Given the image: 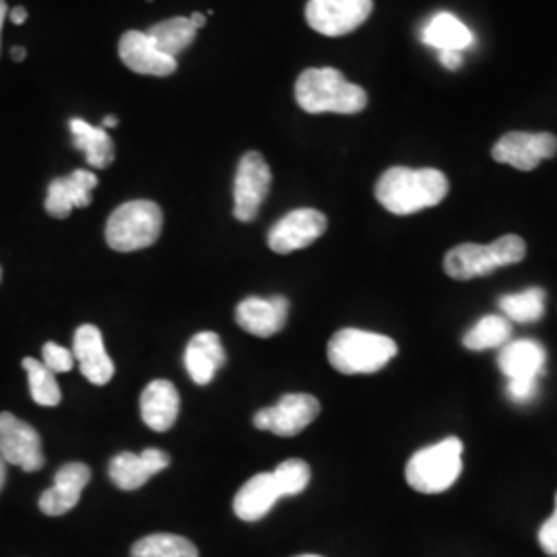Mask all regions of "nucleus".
Here are the masks:
<instances>
[{
  "label": "nucleus",
  "mask_w": 557,
  "mask_h": 557,
  "mask_svg": "<svg viewBox=\"0 0 557 557\" xmlns=\"http://www.w3.org/2000/svg\"><path fill=\"white\" fill-rule=\"evenodd\" d=\"M450 190L448 178L434 168H391L380 176L376 199L393 215H413L436 207Z\"/></svg>",
  "instance_id": "f257e3e1"
},
{
  "label": "nucleus",
  "mask_w": 557,
  "mask_h": 557,
  "mask_svg": "<svg viewBox=\"0 0 557 557\" xmlns=\"http://www.w3.org/2000/svg\"><path fill=\"white\" fill-rule=\"evenodd\" d=\"M296 101L308 114H358L368 106V94L345 75L324 66L308 69L296 81Z\"/></svg>",
  "instance_id": "f03ea898"
},
{
  "label": "nucleus",
  "mask_w": 557,
  "mask_h": 557,
  "mask_svg": "<svg viewBox=\"0 0 557 557\" xmlns=\"http://www.w3.org/2000/svg\"><path fill=\"white\" fill-rule=\"evenodd\" d=\"M397 343L386 335L343 329L329 343L331 366L347 376L374 374L397 356Z\"/></svg>",
  "instance_id": "7ed1b4c3"
},
{
  "label": "nucleus",
  "mask_w": 557,
  "mask_h": 557,
  "mask_svg": "<svg viewBox=\"0 0 557 557\" xmlns=\"http://www.w3.org/2000/svg\"><path fill=\"white\" fill-rule=\"evenodd\" d=\"M527 257V244L520 236L508 234L492 244H460L444 257V271L457 281L485 277L502 267L517 264Z\"/></svg>",
  "instance_id": "20e7f679"
},
{
  "label": "nucleus",
  "mask_w": 557,
  "mask_h": 557,
  "mask_svg": "<svg viewBox=\"0 0 557 557\" xmlns=\"http://www.w3.org/2000/svg\"><path fill=\"white\" fill-rule=\"evenodd\" d=\"M163 213L153 200H131L120 205L106 223V242L116 252L149 248L161 236Z\"/></svg>",
  "instance_id": "39448f33"
},
{
  "label": "nucleus",
  "mask_w": 557,
  "mask_h": 557,
  "mask_svg": "<svg viewBox=\"0 0 557 557\" xmlns=\"http://www.w3.org/2000/svg\"><path fill=\"white\" fill-rule=\"evenodd\" d=\"M462 473V442L450 436L409 458L405 478L419 494H442Z\"/></svg>",
  "instance_id": "423d86ee"
},
{
  "label": "nucleus",
  "mask_w": 557,
  "mask_h": 557,
  "mask_svg": "<svg viewBox=\"0 0 557 557\" xmlns=\"http://www.w3.org/2000/svg\"><path fill=\"white\" fill-rule=\"evenodd\" d=\"M374 0H308L306 21L326 38L347 36L372 15Z\"/></svg>",
  "instance_id": "0eeeda50"
},
{
  "label": "nucleus",
  "mask_w": 557,
  "mask_h": 557,
  "mask_svg": "<svg viewBox=\"0 0 557 557\" xmlns=\"http://www.w3.org/2000/svg\"><path fill=\"white\" fill-rule=\"evenodd\" d=\"M273 174L259 151H248L238 163L234 180V218L242 223L257 220L260 205L271 190Z\"/></svg>",
  "instance_id": "6e6552de"
},
{
  "label": "nucleus",
  "mask_w": 557,
  "mask_h": 557,
  "mask_svg": "<svg viewBox=\"0 0 557 557\" xmlns=\"http://www.w3.org/2000/svg\"><path fill=\"white\" fill-rule=\"evenodd\" d=\"M0 457L27 473L40 471L46 462L36 428L9 411L0 413Z\"/></svg>",
  "instance_id": "1a4fd4ad"
},
{
  "label": "nucleus",
  "mask_w": 557,
  "mask_h": 557,
  "mask_svg": "<svg viewBox=\"0 0 557 557\" xmlns=\"http://www.w3.org/2000/svg\"><path fill=\"white\" fill-rule=\"evenodd\" d=\"M319 398L312 395H285L275 407L260 409L255 425L283 438L298 436L314 419L319 418Z\"/></svg>",
  "instance_id": "9d476101"
},
{
  "label": "nucleus",
  "mask_w": 557,
  "mask_h": 557,
  "mask_svg": "<svg viewBox=\"0 0 557 557\" xmlns=\"http://www.w3.org/2000/svg\"><path fill=\"white\" fill-rule=\"evenodd\" d=\"M557 153V137L552 133H508L494 145L492 158L520 172L535 170L541 161Z\"/></svg>",
  "instance_id": "9b49d317"
},
{
  "label": "nucleus",
  "mask_w": 557,
  "mask_h": 557,
  "mask_svg": "<svg viewBox=\"0 0 557 557\" xmlns=\"http://www.w3.org/2000/svg\"><path fill=\"white\" fill-rule=\"evenodd\" d=\"M329 221L317 209H296L271 227L269 248L277 255H289L308 248L326 232Z\"/></svg>",
  "instance_id": "f8f14e48"
},
{
  "label": "nucleus",
  "mask_w": 557,
  "mask_h": 557,
  "mask_svg": "<svg viewBox=\"0 0 557 557\" xmlns=\"http://www.w3.org/2000/svg\"><path fill=\"white\" fill-rule=\"evenodd\" d=\"M98 182V176L89 170H75L64 178L52 180L46 197V213L54 220H66L73 209L89 207Z\"/></svg>",
  "instance_id": "ddd939ff"
},
{
  "label": "nucleus",
  "mask_w": 557,
  "mask_h": 557,
  "mask_svg": "<svg viewBox=\"0 0 557 557\" xmlns=\"http://www.w3.org/2000/svg\"><path fill=\"white\" fill-rule=\"evenodd\" d=\"M120 60L139 75L151 77H170L178 71V62L172 57H165L156 48V44L149 40L147 32H124L119 44Z\"/></svg>",
  "instance_id": "4468645a"
},
{
  "label": "nucleus",
  "mask_w": 557,
  "mask_h": 557,
  "mask_svg": "<svg viewBox=\"0 0 557 557\" xmlns=\"http://www.w3.org/2000/svg\"><path fill=\"white\" fill-rule=\"evenodd\" d=\"M168 465H170L168 453H163L160 448H147L140 455L120 453L110 460L108 473L116 487L124 492H133L143 487L149 479L158 475L163 469H168Z\"/></svg>",
  "instance_id": "2eb2a0df"
},
{
  "label": "nucleus",
  "mask_w": 557,
  "mask_h": 557,
  "mask_svg": "<svg viewBox=\"0 0 557 557\" xmlns=\"http://www.w3.org/2000/svg\"><path fill=\"white\" fill-rule=\"evenodd\" d=\"M289 317V301L283 296L275 298H246L236 308L239 329L255 337H273L283 331Z\"/></svg>",
  "instance_id": "dca6fc26"
},
{
  "label": "nucleus",
  "mask_w": 557,
  "mask_h": 557,
  "mask_svg": "<svg viewBox=\"0 0 557 557\" xmlns=\"http://www.w3.org/2000/svg\"><path fill=\"white\" fill-rule=\"evenodd\" d=\"M91 481V471L85 462H66L57 478L54 485L40 496V510L48 517H62L79 504L81 494Z\"/></svg>",
  "instance_id": "f3484780"
},
{
  "label": "nucleus",
  "mask_w": 557,
  "mask_h": 557,
  "mask_svg": "<svg viewBox=\"0 0 557 557\" xmlns=\"http://www.w3.org/2000/svg\"><path fill=\"white\" fill-rule=\"evenodd\" d=\"M73 356L79 361L81 374L91 384L103 386L114 379V361L108 356L96 324H83L77 329L73 337Z\"/></svg>",
  "instance_id": "a211bd4d"
},
{
  "label": "nucleus",
  "mask_w": 557,
  "mask_h": 557,
  "mask_svg": "<svg viewBox=\"0 0 557 557\" xmlns=\"http://www.w3.org/2000/svg\"><path fill=\"white\" fill-rule=\"evenodd\" d=\"M547 354L533 338L510 341L499 349V372L506 380H541L545 376Z\"/></svg>",
  "instance_id": "6ab92c4d"
},
{
  "label": "nucleus",
  "mask_w": 557,
  "mask_h": 557,
  "mask_svg": "<svg viewBox=\"0 0 557 557\" xmlns=\"http://www.w3.org/2000/svg\"><path fill=\"white\" fill-rule=\"evenodd\" d=\"M285 498L275 473H259L244 483L234 498V512L239 520L257 522L267 517L278 499Z\"/></svg>",
  "instance_id": "aec40b11"
},
{
  "label": "nucleus",
  "mask_w": 557,
  "mask_h": 557,
  "mask_svg": "<svg viewBox=\"0 0 557 557\" xmlns=\"http://www.w3.org/2000/svg\"><path fill=\"white\" fill-rule=\"evenodd\" d=\"M180 413V395L170 380H153L140 395V418L153 432H168Z\"/></svg>",
  "instance_id": "412c9836"
},
{
  "label": "nucleus",
  "mask_w": 557,
  "mask_h": 557,
  "mask_svg": "<svg viewBox=\"0 0 557 557\" xmlns=\"http://www.w3.org/2000/svg\"><path fill=\"white\" fill-rule=\"evenodd\" d=\"M223 363H225V351L218 333L202 331L190 338L184 351V366L188 376L199 386L213 382Z\"/></svg>",
  "instance_id": "4be33fe9"
},
{
  "label": "nucleus",
  "mask_w": 557,
  "mask_h": 557,
  "mask_svg": "<svg viewBox=\"0 0 557 557\" xmlns=\"http://www.w3.org/2000/svg\"><path fill=\"white\" fill-rule=\"evenodd\" d=\"M421 41L440 52H465L475 44L473 32L453 13H436L421 29Z\"/></svg>",
  "instance_id": "5701e85b"
},
{
  "label": "nucleus",
  "mask_w": 557,
  "mask_h": 557,
  "mask_svg": "<svg viewBox=\"0 0 557 557\" xmlns=\"http://www.w3.org/2000/svg\"><path fill=\"white\" fill-rule=\"evenodd\" d=\"M69 126H71L75 149L83 151L85 160L91 168L106 170L114 161V158H116L114 140L108 135L106 128L91 126L89 122L81 119L71 120Z\"/></svg>",
  "instance_id": "b1692460"
},
{
  "label": "nucleus",
  "mask_w": 557,
  "mask_h": 557,
  "mask_svg": "<svg viewBox=\"0 0 557 557\" xmlns=\"http://www.w3.org/2000/svg\"><path fill=\"white\" fill-rule=\"evenodd\" d=\"M197 34L199 29L190 23L188 17L161 21L147 32L149 40L156 44V48L172 59H176L180 52H184L195 41Z\"/></svg>",
  "instance_id": "393cba45"
},
{
  "label": "nucleus",
  "mask_w": 557,
  "mask_h": 557,
  "mask_svg": "<svg viewBox=\"0 0 557 557\" xmlns=\"http://www.w3.org/2000/svg\"><path fill=\"white\" fill-rule=\"evenodd\" d=\"M510 337H512V322L502 314H487L467 331V335L462 337V345L469 351L502 349L506 343H510Z\"/></svg>",
  "instance_id": "a878e982"
},
{
  "label": "nucleus",
  "mask_w": 557,
  "mask_h": 557,
  "mask_svg": "<svg viewBox=\"0 0 557 557\" xmlns=\"http://www.w3.org/2000/svg\"><path fill=\"white\" fill-rule=\"evenodd\" d=\"M545 289L529 287L518 294L502 296L498 301L502 317L510 322H537L545 314Z\"/></svg>",
  "instance_id": "bb28decb"
},
{
  "label": "nucleus",
  "mask_w": 557,
  "mask_h": 557,
  "mask_svg": "<svg viewBox=\"0 0 557 557\" xmlns=\"http://www.w3.org/2000/svg\"><path fill=\"white\" fill-rule=\"evenodd\" d=\"M131 557H199L193 541L170 533H156L133 545Z\"/></svg>",
  "instance_id": "cd10ccee"
},
{
  "label": "nucleus",
  "mask_w": 557,
  "mask_h": 557,
  "mask_svg": "<svg viewBox=\"0 0 557 557\" xmlns=\"http://www.w3.org/2000/svg\"><path fill=\"white\" fill-rule=\"evenodd\" d=\"M23 368H25L27 379H29L32 398L41 407H57V405H60L62 393H60L59 382H57V374L52 370H48L44 366V361L34 358L23 359Z\"/></svg>",
  "instance_id": "c85d7f7f"
},
{
  "label": "nucleus",
  "mask_w": 557,
  "mask_h": 557,
  "mask_svg": "<svg viewBox=\"0 0 557 557\" xmlns=\"http://www.w3.org/2000/svg\"><path fill=\"white\" fill-rule=\"evenodd\" d=\"M273 473L285 496H298L310 483V467L299 458H289L281 462Z\"/></svg>",
  "instance_id": "c756f323"
},
{
  "label": "nucleus",
  "mask_w": 557,
  "mask_h": 557,
  "mask_svg": "<svg viewBox=\"0 0 557 557\" xmlns=\"http://www.w3.org/2000/svg\"><path fill=\"white\" fill-rule=\"evenodd\" d=\"M41 358H44V366L48 370H52L54 374H64L71 372L75 366V356L71 349L57 345V343H46L41 347Z\"/></svg>",
  "instance_id": "7c9ffc66"
},
{
  "label": "nucleus",
  "mask_w": 557,
  "mask_h": 557,
  "mask_svg": "<svg viewBox=\"0 0 557 557\" xmlns=\"http://www.w3.org/2000/svg\"><path fill=\"white\" fill-rule=\"evenodd\" d=\"M506 395L517 405L533 403L539 395V380H508Z\"/></svg>",
  "instance_id": "2f4dec72"
},
{
  "label": "nucleus",
  "mask_w": 557,
  "mask_h": 557,
  "mask_svg": "<svg viewBox=\"0 0 557 557\" xmlns=\"http://www.w3.org/2000/svg\"><path fill=\"white\" fill-rule=\"evenodd\" d=\"M539 543L541 549L547 556L557 557V515L554 512L552 517L543 522V527L539 529Z\"/></svg>",
  "instance_id": "473e14b6"
},
{
  "label": "nucleus",
  "mask_w": 557,
  "mask_h": 557,
  "mask_svg": "<svg viewBox=\"0 0 557 557\" xmlns=\"http://www.w3.org/2000/svg\"><path fill=\"white\" fill-rule=\"evenodd\" d=\"M440 62L448 71H458L462 66V52H440Z\"/></svg>",
  "instance_id": "72a5a7b5"
},
{
  "label": "nucleus",
  "mask_w": 557,
  "mask_h": 557,
  "mask_svg": "<svg viewBox=\"0 0 557 557\" xmlns=\"http://www.w3.org/2000/svg\"><path fill=\"white\" fill-rule=\"evenodd\" d=\"M9 20L13 21L15 25H23L27 21V11L23 7H15L9 11Z\"/></svg>",
  "instance_id": "f704fd0d"
},
{
  "label": "nucleus",
  "mask_w": 557,
  "mask_h": 557,
  "mask_svg": "<svg viewBox=\"0 0 557 557\" xmlns=\"http://www.w3.org/2000/svg\"><path fill=\"white\" fill-rule=\"evenodd\" d=\"M188 20H190V23H193L197 29L207 25V15H202V13H193Z\"/></svg>",
  "instance_id": "c9c22d12"
},
{
  "label": "nucleus",
  "mask_w": 557,
  "mask_h": 557,
  "mask_svg": "<svg viewBox=\"0 0 557 557\" xmlns=\"http://www.w3.org/2000/svg\"><path fill=\"white\" fill-rule=\"evenodd\" d=\"M25 57H27L25 48H21V46H15V48H11V59L15 60V62H21V60H25Z\"/></svg>",
  "instance_id": "e433bc0d"
},
{
  "label": "nucleus",
  "mask_w": 557,
  "mask_h": 557,
  "mask_svg": "<svg viewBox=\"0 0 557 557\" xmlns=\"http://www.w3.org/2000/svg\"><path fill=\"white\" fill-rule=\"evenodd\" d=\"M114 126H119V119L116 116H106V119L101 120V128H114Z\"/></svg>",
  "instance_id": "4c0bfd02"
},
{
  "label": "nucleus",
  "mask_w": 557,
  "mask_h": 557,
  "mask_svg": "<svg viewBox=\"0 0 557 557\" xmlns=\"http://www.w3.org/2000/svg\"><path fill=\"white\" fill-rule=\"evenodd\" d=\"M4 481H7V462H4V458L0 457V492L4 487Z\"/></svg>",
  "instance_id": "58836bf2"
},
{
  "label": "nucleus",
  "mask_w": 557,
  "mask_h": 557,
  "mask_svg": "<svg viewBox=\"0 0 557 557\" xmlns=\"http://www.w3.org/2000/svg\"><path fill=\"white\" fill-rule=\"evenodd\" d=\"M9 17V9H7V2L0 0V32H2V23Z\"/></svg>",
  "instance_id": "ea45409f"
},
{
  "label": "nucleus",
  "mask_w": 557,
  "mask_h": 557,
  "mask_svg": "<svg viewBox=\"0 0 557 557\" xmlns=\"http://www.w3.org/2000/svg\"><path fill=\"white\" fill-rule=\"evenodd\" d=\"M556 515H557V494H556Z\"/></svg>",
  "instance_id": "a19ab883"
},
{
  "label": "nucleus",
  "mask_w": 557,
  "mask_h": 557,
  "mask_svg": "<svg viewBox=\"0 0 557 557\" xmlns=\"http://www.w3.org/2000/svg\"><path fill=\"white\" fill-rule=\"evenodd\" d=\"M0 278H2V269H0Z\"/></svg>",
  "instance_id": "79ce46f5"
},
{
  "label": "nucleus",
  "mask_w": 557,
  "mask_h": 557,
  "mask_svg": "<svg viewBox=\"0 0 557 557\" xmlns=\"http://www.w3.org/2000/svg\"><path fill=\"white\" fill-rule=\"evenodd\" d=\"M301 557H319V556H301Z\"/></svg>",
  "instance_id": "37998d69"
}]
</instances>
